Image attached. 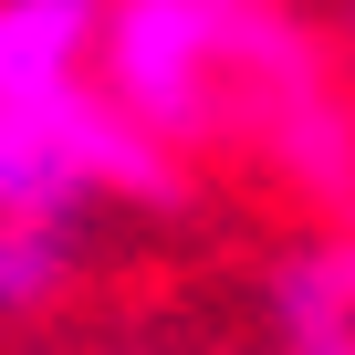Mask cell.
Listing matches in <instances>:
<instances>
[{
	"label": "cell",
	"instance_id": "obj_1",
	"mask_svg": "<svg viewBox=\"0 0 355 355\" xmlns=\"http://www.w3.org/2000/svg\"><path fill=\"white\" fill-rule=\"evenodd\" d=\"M334 53L293 0H105L94 84L178 157H241L251 125Z\"/></svg>",
	"mask_w": 355,
	"mask_h": 355
},
{
	"label": "cell",
	"instance_id": "obj_2",
	"mask_svg": "<svg viewBox=\"0 0 355 355\" xmlns=\"http://www.w3.org/2000/svg\"><path fill=\"white\" fill-rule=\"evenodd\" d=\"M178 199H189V157L157 146L94 73L53 94H0V209L94 230V209H178Z\"/></svg>",
	"mask_w": 355,
	"mask_h": 355
},
{
	"label": "cell",
	"instance_id": "obj_3",
	"mask_svg": "<svg viewBox=\"0 0 355 355\" xmlns=\"http://www.w3.org/2000/svg\"><path fill=\"white\" fill-rule=\"evenodd\" d=\"M272 189L293 199V209H313L324 230L334 220H355V94H345V73L324 63L313 84H293L261 125H251V146H241Z\"/></svg>",
	"mask_w": 355,
	"mask_h": 355
},
{
	"label": "cell",
	"instance_id": "obj_4",
	"mask_svg": "<svg viewBox=\"0 0 355 355\" xmlns=\"http://www.w3.org/2000/svg\"><path fill=\"white\" fill-rule=\"evenodd\" d=\"M261 324H272V355H355V272H345V230L313 220V241L272 251V272H261Z\"/></svg>",
	"mask_w": 355,
	"mask_h": 355
},
{
	"label": "cell",
	"instance_id": "obj_5",
	"mask_svg": "<svg viewBox=\"0 0 355 355\" xmlns=\"http://www.w3.org/2000/svg\"><path fill=\"white\" fill-rule=\"evenodd\" d=\"M105 42V0H0V94L84 84Z\"/></svg>",
	"mask_w": 355,
	"mask_h": 355
},
{
	"label": "cell",
	"instance_id": "obj_6",
	"mask_svg": "<svg viewBox=\"0 0 355 355\" xmlns=\"http://www.w3.org/2000/svg\"><path fill=\"white\" fill-rule=\"evenodd\" d=\"M73 282H84V230L73 220L0 209V324H42Z\"/></svg>",
	"mask_w": 355,
	"mask_h": 355
},
{
	"label": "cell",
	"instance_id": "obj_7",
	"mask_svg": "<svg viewBox=\"0 0 355 355\" xmlns=\"http://www.w3.org/2000/svg\"><path fill=\"white\" fill-rule=\"evenodd\" d=\"M334 230H345V272H355V220H334Z\"/></svg>",
	"mask_w": 355,
	"mask_h": 355
}]
</instances>
